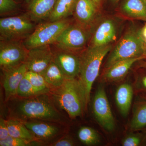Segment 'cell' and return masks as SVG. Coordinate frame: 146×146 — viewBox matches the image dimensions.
Masks as SVG:
<instances>
[{
  "mask_svg": "<svg viewBox=\"0 0 146 146\" xmlns=\"http://www.w3.org/2000/svg\"><path fill=\"white\" fill-rule=\"evenodd\" d=\"M53 99L61 109L74 119L86 109L78 78H67L60 87L52 89Z\"/></svg>",
  "mask_w": 146,
  "mask_h": 146,
  "instance_id": "7a4b0ae2",
  "label": "cell"
},
{
  "mask_svg": "<svg viewBox=\"0 0 146 146\" xmlns=\"http://www.w3.org/2000/svg\"><path fill=\"white\" fill-rule=\"evenodd\" d=\"M23 123L35 136L41 139L52 138L59 132L56 126L47 123L34 121Z\"/></svg>",
  "mask_w": 146,
  "mask_h": 146,
  "instance_id": "ffe728a7",
  "label": "cell"
},
{
  "mask_svg": "<svg viewBox=\"0 0 146 146\" xmlns=\"http://www.w3.org/2000/svg\"><path fill=\"white\" fill-rule=\"evenodd\" d=\"M31 145L29 141L10 136L3 140H0L1 146H30Z\"/></svg>",
  "mask_w": 146,
  "mask_h": 146,
  "instance_id": "f546056e",
  "label": "cell"
},
{
  "mask_svg": "<svg viewBox=\"0 0 146 146\" xmlns=\"http://www.w3.org/2000/svg\"><path fill=\"white\" fill-rule=\"evenodd\" d=\"M57 0H31L28 4V12L35 22L48 20Z\"/></svg>",
  "mask_w": 146,
  "mask_h": 146,
  "instance_id": "ac0fdd59",
  "label": "cell"
},
{
  "mask_svg": "<svg viewBox=\"0 0 146 146\" xmlns=\"http://www.w3.org/2000/svg\"><path fill=\"white\" fill-rule=\"evenodd\" d=\"M146 60L144 56L120 60L105 68L100 78V83L114 84L122 82L125 78L132 66L140 60Z\"/></svg>",
  "mask_w": 146,
  "mask_h": 146,
  "instance_id": "8fae6325",
  "label": "cell"
},
{
  "mask_svg": "<svg viewBox=\"0 0 146 146\" xmlns=\"http://www.w3.org/2000/svg\"><path fill=\"white\" fill-rule=\"evenodd\" d=\"M121 10L129 18L146 21V5L143 0H123Z\"/></svg>",
  "mask_w": 146,
  "mask_h": 146,
  "instance_id": "d6986e66",
  "label": "cell"
},
{
  "mask_svg": "<svg viewBox=\"0 0 146 146\" xmlns=\"http://www.w3.org/2000/svg\"><path fill=\"white\" fill-rule=\"evenodd\" d=\"M103 84L101 83L95 92L92 112L98 124L104 130L112 132L115 130L116 123Z\"/></svg>",
  "mask_w": 146,
  "mask_h": 146,
  "instance_id": "ba28073f",
  "label": "cell"
},
{
  "mask_svg": "<svg viewBox=\"0 0 146 146\" xmlns=\"http://www.w3.org/2000/svg\"><path fill=\"white\" fill-rule=\"evenodd\" d=\"M117 27L115 21L110 18L104 19L97 26L91 35L89 45L96 46L111 44L117 38Z\"/></svg>",
  "mask_w": 146,
  "mask_h": 146,
  "instance_id": "5bb4252c",
  "label": "cell"
},
{
  "mask_svg": "<svg viewBox=\"0 0 146 146\" xmlns=\"http://www.w3.org/2000/svg\"><path fill=\"white\" fill-rule=\"evenodd\" d=\"M143 1H144V2L145 3V4L146 5V0H143Z\"/></svg>",
  "mask_w": 146,
  "mask_h": 146,
  "instance_id": "ab89813d",
  "label": "cell"
},
{
  "mask_svg": "<svg viewBox=\"0 0 146 146\" xmlns=\"http://www.w3.org/2000/svg\"><path fill=\"white\" fill-rule=\"evenodd\" d=\"M121 141L123 146H146V133L142 131H130Z\"/></svg>",
  "mask_w": 146,
  "mask_h": 146,
  "instance_id": "d4e9b609",
  "label": "cell"
},
{
  "mask_svg": "<svg viewBox=\"0 0 146 146\" xmlns=\"http://www.w3.org/2000/svg\"><path fill=\"white\" fill-rule=\"evenodd\" d=\"M7 121L3 118L0 119V140H3L9 136Z\"/></svg>",
  "mask_w": 146,
  "mask_h": 146,
  "instance_id": "4dcf8cb0",
  "label": "cell"
},
{
  "mask_svg": "<svg viewBox=\"0 0 146 146\" xmlns=\"http://www.w3.org/2000/svg\"><path fill=\"white\" fill-rule=\"evenodd\" d=\"M139 34L142 43L143 55L146 58L145 60H146V23L142 28L139 29Z\"/></svg>",
  "mask_w": 146,
  "mask_h": 146,
  "instance_id": "d6a6232c",
  "label": "cell"
},
{
  "mask_svg": "<svg viewBox=\"0 0 146 146\" xmlns=\"http://www.w3.org/2000/svg\"><path fill=\"white\" fill-rule=\"evenodd\" d=\"M5 100L16 96L19 85L28 71L25 63L14 68L2 70Z\"/></svg>",
  "mask_w": 146,
  "mask_h": 146,
  "instance_id": "4fadbf2b",
  "label": "cell"
},
{
  "mask_svg": "<svg viewBox=\"0 0 146 146\" xmlns=\"http://www.w3.org/2000/svg\"><path fill=\"white\" fill-rule=\"evenodd\" d=\"M112 45L96 46L89 45L80 54V68L78 79L87 107L93 84L99 74L104 58L112 49Z\"/></svg>",
  "mask_w": 146,
  "mask_h": 146,
  "instance_id": "6da1fadb",
  "label": "cell"
},
{
  "mask_svg": "<svg viewBox=\"0 0 146 146\" xmlns=\"http://www.w3.org/2000/svg\"><path fill=\"white\" fill-rule=\"evenodd\" d=\"M43 94H46L34 87L25 76L19 85L16 96L20 98H27Z\"/></svg>",
  "mask_w": 146,
  "mask_h": 146,
  "instance_id": "484cf974",
  "label": "cell"
},
{
  "mask_svg": "<svg viewBox=\"0 0 146 146\" xmlns=\"http://www.w3.org/2000/svg\"><path fill=\"white\" fill-rule=\"evenodd\" d=\"M141 130L146 133V127L144 128L143 129H141Z\"/></svg>",
  "mask_w": 146,
  "mask_h": 146,
  "instance_id": "d590c367",
  "label": "cell"
},
{
  "mask_svg": "<svg viewBox=\"0 0 146 146\" xmlns=\"http://www.w3.org/2000/svg\"><path fill=\"white\" fill-rule=\"evenodd\" d=\"M120 0H111L112 2L114 3H117L118 2V1H119Z\"/></svg>",
  "mask_w": 146,
  "mask_h": 146,
  "instance_id": "74e56055",
  "label": "cell"
},
{
  "mask_svg": "<svg viewBox=\"0 0 146 146\" xmlns=\"http://www.w3.org/2000/svg\"><path fill=\"white\" fill-rule=\"evenodd\" d=\"M31 1V0H25V1L27 4H28L29 3H30V2Z\"/></svg>",
  "mask_w": 146,
  "mask_h": 146,
  "instance_id": "8d00e7d4",
  "label": "cell"
},
{
  "mask_svg": "<svg viewBox=\"0 0 146 146\" xmlns=\"http://www.w3.org/2000/svg\"><path fill=\"white\" fill-rule=\"evenodd\" d=\"M19 3L15 0H0V15L5 16L13 13L19 8Z\"/></svg>",
  "mask_w": 146,
  "mask_h": 146,
  "instance_id": "f1b7e54d",
  "label": "cell"
},
{
  "mask_svg": "<svg viewBox=\"0 0 146 146\" xmlns=\"http://www.w3.org/2000/svg\"><path fill=\"white\" fill-rule=\"evenodd\" d=\"M35 22L28 13L0 19V40L24 41L34 31Z\"/></svg>",
  "mask_w": 146,
  "mask_h": 146,
  "instance_id": "277c9868",
  "label": "cell"
},
{
  "mask_svg": "<svg viewBox=\"0 0 146 146\" xmlns=\"http://www.w3.org/2000/svg\"><path fill=\"white\" fill-rule=\"evenodd\" d=\"M142 56H144L139 29H130L126 32L110 52L104 68L120 60Z\"/></svg>",
  "mask_w": 146,
  "mask_h": 146,
  "instance_id": "5b68a950",
  "label": "cell"
},
{
  "mask_svg": "<svg viewBox=\"0 0 146 146\" xmlns=\"http://www.w3.org/2000/svg\"><path fill=\"white\" fill-rule=\"evenodd\" d=\"M25 77L27 79L36 89L47 94L50 92L51 88L45 80L44 77L39 74L31 71H27Z\"/></svg>",
  "mask_w": 146,
  "mask_h": 146,
  "instance_id": "4316f807",
  "label": "cell"
},
{
  "mask_svg": "<svg viewBox=\"0 0 146 146\" xmlns=\"http://www.w3.org/2000/svg\"><path fill=\"white\" fill-rule=\"evenodd\" d=\"M132 84L135 95L146 94V72L143 71L138 73L135 76L134 81Z\"/></svg>",
  "mask_w": 146,
  "mask_h": 146,
  "instance_id": "83f0119b",
  "label": "cell"
},
{
  "mask_svg": "<svg viewBox=\"0 0 146 146\" xmlns=\"http://www.w3.org/2000/svg\"><path fill=\"white\" fill-rule=\"evenodd\" d=\"M71 23L70 20L67 18L39 24L33 32L24 40V44L28 50L39 46L52 45Z\"/></svg>",
  "mask_w": 146,
  "mask_h": 146,
  "instance_id": "8992f818",
  "label": "cell"
},
{
  "mask_svg": "<svg viewBox=\"0 0 146 146\" xmlns=\"http://www.w3.org/2000/svg\"><path fill=\"white\" fill-rule=\"evenodd\" d=\"M146 127V94H136L132 115L128 125L130 131H140Z\"/></svg>",
  "mask_w": 146,
  "mask_h": 146,
  "instance_id": "2e32d148",
  "label": "cell"
},
{
  "mask_svg": "<svg viewBox=\"0 0 146 146\" xmlns=\"http://www.w3.org/2000/svg\"><path fill=\"white\" fill-rule=\"evenodd\" d=\"M77 0H57L48 21H60L73 15Z\"/></svg>",
  "mask_w": 146,
  "mask_h": 146,
  "instance_id": "44dd1931",
  "label": "cell"
},
{
  "mask_svg": "<svg viewBox=\"0 0 146 146\" xmlns=\"http://www.w3.org/2000/svg\"><path fill=\"white\" fill-rule=\"evenodd\" d=\"M92 1L96 4V5L97 6L99 9H100L101 5L102 0H92Z\"/></svg>",
  "mask_w": 146,
  "mask_h": 146,
  "instance_id": "e575fe53",
  "label": "cell"
},
{
  "mask_svg": "<svg viewBox=\"0 0 146 146\" xmlns=\"http://www.w3.org/2000/svg\"><path fill=\"white\" fill-rule=\"evenodd\" d=\"M29 50L23 41L0 40V66L2 70L25 63Z\"/></svg>",
  "mask_w": 146,
  "mask_h": 146,
  "instance_id": "9c48e42d",
  "label": "cell"
},
{
  "mask_svg": "<svg viewBox=\"0 0 146 146\" xmlns=\"http://www.w3.org/2000/svg\"><path fill=\"white\" fill-rule=\"evenodd\" d=\"M42 75L52 89L61 86L67 79L57 64L53 60Z\"/></svg>",
  "mask_w": 146,
  "mask_h": 146,
  "instance_id": "7402d4cb",
  "label": "cell"
},
{
  "mask_svg": "<svg viewBox=\"0 0 146 146\" xmlns=\"http://www.w3.org/2000/svg\"><path fill=\"white\" fill-rule=\"evenodd\" d=\"M78 136L80 142L87 146L96 145L101 141L99 133L93 128L82 127L78 132Z\"/></svg>",
  "mask_w": 146,
  "mask_h": 146,
  "instance_id": "cb8c5ba5",
  "label": "cell"
},
{
  "mask_svg": "<svg viewBox=\"0 0 146 146\" xmlns=\"http://www.w3.org/2000/svg\"><path fill=\"white\" fill-rule=\"evenodd\" d=\"M138 62L139 63L137 65V68L146 69V60H141Z\"/></svg>",
  "mask_w": 146,
  "mask_h": 146,
  "instance_id": "836d02e7",
  "label": "cell"
},
{
  "mask_svg": "<svg viewBox=\"0 0 146 146\" xmlns=\"http://www.w3.org/2000/svg\"><path fill=\"white\" fill-rule=\"evenodd\" d=\"M15 1H16V2H17L19 3H21V2L22 1V0H15Z\"/></svg>",
  "mask_w": 146,
  "mask_h": 146,
  "instance_id": "f35d334b",
  "label": "cell"
},
{
  "mask_svg": "<svg viewBox=\"0 0 146 146\" xmlns=\"http://www.w3.org/2000/svg\"><path fill=\"white\" fill-rule=\"evenodd\" d=\"M74 142L72 139L69 137H66L61 138L54 143L51 144L52 146H74Z\"/></svg>",
  "mask_w": 146,
  "mask_h": 146,
  "instance_id": "1f68e13d",
  "label": "cell"
},
{
  "mask_svg": "<svg viewBox=\"0 0 146 146\" xmlns=\"http://www.w3.org/2000/svg\"><path fill=\"white\" fill-rule=\"evenodd\" d=\"M91 37L88 29L77 23H71L63 31L52 45L58 49L78 53L86 48Z\"/></svg>",
  "mask_w": 146,
  "mask_h": 146,
  "instance_id": "52a82bcc",
  "label": "cell"
},
{
  "mask_svg": "<svg viewBox=\"0 0 146 146\" xmlns=\"http://www.w3.org/2000/svg\"><path fill=\"white\" fill-rule=\"evenodd\" d=\"M9 136L21 138L29 142L35 140V136L23 122L10 119L7 121Z\"/></svg>",
  "mask_w": 146,
  "mask_h": 146,
  "instance_id": "603a6c76",
  "label": "cell"
},
{
  "mask_svg": "<svg viewBox=\"0 0 146 146\" xmlns=\"http://www.w3.org/2000/svg\"><path fill=\"white\" fill-rule=\"evenodd\" d=\"M53 59L50 45H44L29 49L25 63L28 71L42 74Z\"/></svg>",
  "mask_w": 146,
  "mask_h": 146,
  "instance_id": "30bf717a",
  "label": "cell"
},
{
  "mask_svg": "<svg viewBox=\"0 0 146 146\" xmlns=\"http://www.w3.org/2000/svg\"><path fill=\"white\" fill-rule=\"evenodd\" d=\"M17 108L18 114L24 118L57 121L60 115L47 94L25 98Z\"/></svg>",
  "mask_w": 146,
  "mask_h": 146,
  "instance_id": "3957f363",
  "label": "cell"
},
{
  "mask_svg": "<svg viewBox=\"0 0 146 146\" xmlns=\"http://www.w3.org/2000/svg\"><path fill=\"white\" fill-rule=\"evenodd\" d=\"M99 9L92 0H77L73 15L77 23L88 29L93 25Z\"/></svg>",
  "mask_w": 146,
  "mask_h": 146,
  "instance_id": "9a60e30c",
  "label": "cell"
},
{
  "mask_svg": "<svg viewBox=\"0 0 146 146\" xmlns=\"http://www.w3.org/2000/svg\"><path fill=\"white\" fill-rule=\"evenodd\" d=\"M53 52V60L66 78H78L80 71V54L56 48Z\"/></svg>",
  "mask_w": 146,
  "mask_h": 146,
  "instance_id": "7c38bea8",
  "label": "cell"
},
{
  "mask_svg": "<svg viewBox=\"0 0 146 146\" xmlns=\"http://www.w3.org/2000/svg\"><path fill=\"white\" fill-rule=\"evenodd\" d=\"M134 90L132 84L128 82L121 84L117 88L115 99L116 105L123 117H127L131 108Z\"/></svg>",
  "mask_w": 146,
  "mask_h": 146,
  "instance_id": "e0dca14e",
  "label": "cell"
}]
</instances>
